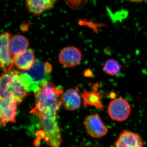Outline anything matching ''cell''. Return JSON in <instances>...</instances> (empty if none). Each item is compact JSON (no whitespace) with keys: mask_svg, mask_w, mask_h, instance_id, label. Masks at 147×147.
<instances>
[{"mask_svg":"<svg viewBox=\"0 0 147 147\" xmlns=\"http://www.w3.org/2000/svg\"><path fill=\"white\" fill-rule=\"evenodd\" d=\"M94 90L93 91L84 90L82 94L83 104L84 108H87L88 106L94 107L101 110L104 108L103 103L101 100V93L97 92L96 86H94Z\"/></svg>","mask_w":147,"mask_h":147,"instance_id":"obj_10","label":"cell"},{"mask_svg":"<svg viewBox=\"0 0 147 147\" xmlns=\"http://www.w3.org/2000/svg\"><path fill=\"white\" fill-rule=\"evenodd\" d=\"M82 55L80 50L74 47H67L61 50L59 55L60 63L67 67L78 65L82 60Z\"/></svg>","mask_w":147,"mask_h":147,"instance_id":"obj_8","label":"cell"},{"mask_svg":"<svg viewBox=\"0 0 147 147\" xmlns=\"http://www.w3.org/2000/svg\"><path fill=\"white\" fill-rule=\"evenodd\" d=\"M13 57L14 65L23 71L30 69L35 61L34 53L31 49H28L24 53Z\"/></svg>","mask_w":147,"mask_h":147,"instance_id":"obj_12","label":"cell"},{"mask_svg":"<svg viewBox=\"0 0 147 147\" xmlns=\"http://www.w3.org/2000/svg\"><path fill=\"white\" fill-rule=\"evenodd\" d=\"M103 70L108 75L115 76L118 74L121 71V66L117 61L110 59L105 62Z\"/></svg>","mask_w":147,"mask_h":147,"instance_id":"obj_14","label":"cell"},{"mask_svg":"<svg viewBox=\"0 0 147 147\" xmlns=\"http://www.w3.org/2000/svg\"><path fill=\"white\" fill-rule=\"evenodd\" d=\"M81 96L76 89H70L63 94L62 102L67 110L71 111L79 109L81 105Z\"/></svg>","mask_w":147,"mask_h":147,"instance_id":"obj_11","label":"cell"},{"mask_svg":"<svg viewBox=\"0 0 147 147\" xmlns=\"http://www.w3.org/2000/svg\"><path fill=\"white\" fill-rule=\"evenodd\" d=\"M109 96H110V98H113V99H115L116 98V94L115 92H113L110 93Z\"/></svg>","mask_w":147,"mask_h":147,"instance_id":"obj_16","label":"cell"},{"mask_svg":"<svg viewBox=\"0 0 147 147\" xmlns=\"http://www.w3.org/2000/svg\"><path fill=\"white\" fill-rule=\"evenodd\" d=\"M11 37L7 32L3 33L0 37V63L3 72L10 71L14 65L13 57L9 50V42Z\"/></svg>","mask_w":147,"mask_h":147,"instance_id":"obj_6","label":"cell"},{"mask_svg":"<svg viewBox=\"0 0 147 147\" xmlns=\"http://www.w3.org/2000/svg\"><path fill=\"white\" fill-rule=\"evenodd\" d=\"M57 0H26L27 9L34 16H38L53 8Z\"/></svg>","mask_w":147,"mask_h":147,"instance_id":"obj_9","label":"cell"},{"mask_svg":"<svg viewBox=\"0 0 147 147\" xmlns=\"http://www.w3.org/2000/svg\"><path fill=\"white\" fill-rule=\"evenodd\" d=\"M29 42L26 38L21 35L11 37L9 42V50L13 57L25 52L28 47Z\"/></svg>","mask_w":147,"mask_h":147,"instance_id":"obj_13","label":"cell"},{"mask_svg":"<svg viewBox=\"0 0 147 147\" xmlns=\"http://www.w3.org/2000/svg\"><path fill=\"white\" fill-rule=\"evenodd\" d=\"M114 147H144V141L140 134L124 129L115 141Z\"/></svg>","mask_w":147,"mask_h":147,"instance_id":"obj_7","label":"cell"},{"mask_svg":"<svg viewBox=\"0 0 147 147\" xmlns=\"http://www.w3.org/2000/svg\"><path fill=\"white\" fill-rule=\"evenodd\" d=\"M19 104L17 100L13 97L6 98L1 99L0 117L2 125L9 123H15L17 106Z\"/></svg>","mask_w":147,"mask_h":147,"instance_id":"obj_5","label":"cell"},{"mask_svg":"<svg viewBox=\"0 0 147 147\" xmlns=\"http://www.w3.org/2000/svg\"><path fill=\"white\" fill-rule=\"evenodd\" d=\"M131 110L130 103L125 99L121 98H115L108 105V115L112 120L123 122L129 117Z\"/></svg>","mask_w":147,"mask_h":147,"instance_id":"obj_3","label":"cell"},{"mask_svg":"<svg viewBox=\"0 0 147 147\" xmlns=\"http://www.w3.org/2000/svg\"><path fill=\"white\" fill-rule=\"evenodd\" d=\"M82 147H105L102 145L100 144H91L88 146H85Z\"/></svg>","mask_w":147,"mask_h":147,"instance_id":"obj_15","label":"cell"},{"mask_svg":"<svg viewBox=\"0 0 147 147\" xmlns=\"http://www.w3.org/2000/svg\"><path fill=\"white\" fill-rule=\"evenodd\" d=\"M127 1H130L134 2H140L143 0H127Z\"/></svg>","mask_w":147,"mask_h":147,"instance_id":"obj_17","label":"cell"},{"mask_svg":"<svg viewBox=\"0 0 147 147\" xmlns=\"http://www.w3.org/2000/svg\"><path fill=\"white\" fill-rule=\"evenodd\" d=\"M84 125L87 133L92 138L98 139L108 134V127L98 114L87 116L84 121Z\"/></svg>","mask_w":147,"mask_h":147,"instance_id":"obj_4","label":"cell"},{"mask_svg":"<svg viewBox=\"0 0 147 147\" xmlns=\"http://www.w3.org/2000/svg\"><path fill=\"white\" fill-rule=\"evenodd\" d=\"M28 92L19 76V71L12 69L2 74L0 81L1 99L12 97L16 98L20 104Z\"/></svg>","mask_w":147,"mask_h":147,"instance_id":"obj_2","label":"cell"},{"mask_svg":"<svg viewBox=\"0 0 147 147\" xmlns=\"http://www.w3.org/2000/svg\"><path fill=\"white\" fill-rule=\"evenodd\" d=\"M52 70L50 65L37 59L30 69L19 71V76L27 91L36 93L41 84L50 80Z\"/></svg>","mask_w":147,"mask_h":147,"instance_id":"obj_1","label":"cell"}]
</instances>
